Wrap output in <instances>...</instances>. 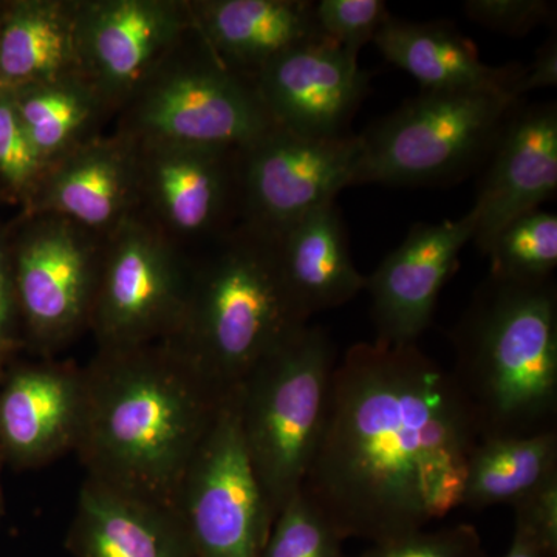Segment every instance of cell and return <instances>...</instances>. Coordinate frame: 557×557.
<instances>
[{
    "mask_svg": "<svg viewBox=\"0 0 557 557\" xmlns=\"http://www.w3.org/2000/svg\"><path fill=\"white\" fill-rule=\"evenodd\" d=\"M189 10L215 57L249 78L284 51L319 38L307 0H196Z\"/></svg>",
    "mask_w": 557,
    "mask_h": 557,
    "instance_id": "obj_21",
    "label": "cell"
},
{
    "mask_svg": "<svg viewBox=\"0 0 557 557\" xmlns=\"http://www.w3.org/2000/svg\"><path fill=\"white\" fill-rule=\"evenodd\" d=\"M14 251L17 306L36 344L54 351L89 329L102 237L58 215H32Z\"/></svg>",
    "mask_w": 557,
    "mask_h": 557,
    "instance_id": "obj_11",
    "label": "cell"
},
{
    "mask_svg": "<svg viewBox=\"0 0 557 557\" xmlns=\"http://www.w3.org/2000/svg\"><path fill=\"white\" fill-rule=\"evenodd\" d=\"M14 304H17L14 285L13 263L5 249L0 245V351L9 346L10 324L13 319Z\"/></svg>",
    "mask_w": 557,
    "mask_h": 557,
    "instance_id": "obj_34",
    "label": "cell"
},
{
    "mask_svg": "<svg viewBox=\"0 0 557 557\" xmlns=\"http://www.w3.org/2000/svg\"><path fill=\"white\" fill-rule=\"evenodd\" d=\"M384 60L409 73L426 91H487L519 97L525 67H493L478 47L448 22H409L388 17L373 42Z\"/></svg>",
    "mask_w": 557,
    "mask_h": 557,
    "instance_id": "obj_20",
    "label": "cell"
},
{
    "mask_svg": "<svg viewBox=\"0 0 557 557\" xmlns=\"http://www.w3.org/2000/svg\"><path fill=\"white\" fill-rule=\"evenodd\" d=\"M175 509L196 557H260L273 525L230 392L180 485Z\"/></svg>",
    "mask_w": 557,
    "mask_h": 557,
    "instance_id": "obj_9",
    "label": "cell"
},
{
    "mask_svg": "<svg viewBox=\"0 0 557 557\" xmlns=\"http://www.w3.org/2000/svg\"><path fill=\"white\" fill-rule=\"evenodd\" d=\"M474 207L475 247L486 255L512 220L541 209L557 193L556 102L512 110L490 153Z\"/></svg>",
    "mask_w": 557,
    "mask_h": 557,
    "instance_id": "obj_16",
    "label": "cell"
},
{
    "mask_svg": "<svg viewBox=\"0 0 557 557\" xmlns=\"http://www.w3.org/2000/svg\"><path fill=\"white\" fill-rule=\"evenodd\" d=\"M73 557H196L177 509L86 475L67 541Z\"/></svg>",
    "mask_w": 557,
    "mask_h": 557,
    "instance_id": "obj_18",
    "label": "cell"
},
{
    "mask_svg": "<svg viewBox=\"0 0 557 557\" xmlns=\"http://www.w3.org/2000/svg\"><path fill=\"white\" fill-rule=\"evenodd\" d=\"M139 212L170 239L219 237L239 219L240 150L135 145Z\"/></svg>",
    "mask_w": 557,
    "mask_h": 557,
    "instance_id": "obj_13",
    "label": "cell"
},
{
    "mask_svg": "<svg viewBox=\"0 0 557 557\" xmlns=\"http://www.w3.org/2000/svg\"><path fill=\"white\" fill-rule=\"evenodd\" d=\"M336 350L329 333L304 325L236 388L242 438L271 515L298 494L327 413Z\"/></svg>",
    "mask_w": 557,
    "mask_h": 557,
    "instance_id": "obj_5",
    "label": "cell"
},
{
    "mask_svg": "<svg viewBox=\"0 0 557 557\" xmlns=\"http://www.w3.org/2000/svg\"><path fill=\"white\" fill-rule=\"evenodd\" d=\"M84 375L75 453L87 475L175 508L226 395L166 344L98 348Z\"/></svg>",
    "mask_w": 557,
    "mask_h": 557,
    "instance_id": "obj_2",
    "label": "cell"
},
{
    "mask_svg": "<svg viewBox=\"0 0 557 557\" xmlns=\"http://www.w3.org/2000/svg\"><path fill=\"white\" fill-rule=\"evenodd\" d=\"M557 84V39L549 38L537 51L533 64L525 67V75L520 81L518 95L530 94L539 89H548Z\"/></svg>",
    "mask_w": 557,
    "mask_h": 557,
    "instance_id": "obj_33",
    "label": "cell"
},
{
    "mask_svg": "<svg viewBox=\"0 0 557 557\" xmlns=\"http://www.w3.org/2000/svg\"><path fill=\"white\" fill-rule=\"evenodd\" d=\"M474 228L471 211L457 220L417 223L368 276L366 292L372 300L376 343L417 344L431 325L440 293L457 270Z\"/></svg>",
    "mask_w": 557,
    "mask_h": 557,
    "instance_id": "obj_15",
    "label": "cell"
},
{
    "mask_svg": "<svg viewBox=\"0 0 557 557\" xmlns=\"http://www.w3.org/2000/svg\"><path fill=\"white\" fill-rule=\"evenodd\" d=\"M10 91L33 145L50 164L101 135L112 112L81 75Z\"/></svg>",
    "mask_w": 557,
    "mask_h": 557,
    "instance_id": "obj_25",
    "label": "cell"
},
{
    "mask_svg": "<svg viewBox=\"0 0 557 557\" xmlns=\"http://www.w3.org/2000/svg\"><path fill=\"white\" fill-rule=\"evenodd\" d=\"M474 421L448 369L417 347L351 346L336 362L302 493L344 541L424 530L463 505Z\"/></svg>",
    "mask_w": 557,
    "mask_h": 557,
    "instance_id": "obj_1",
    "label": "cell"
},
{
    "mask_svg": "<svg viewBox=\"0 0 557 557\" xmlns=\"http://www.w3.org/2000/svg\"><path fill=\"white\" fill-rule=\"evenodd\" d=\"M189 2L76 3L78 70L109 109L121 110L193 28Z\"/></svg>",
    "mask_w": 557,
    "mask_h": 557,
    "instance_id": "obj_12",
    "label": "cell"
},
{
    "mask_svg": "<svg viewBox=\"0 0 557 557\" xmlns=\"http://www.w3.org/2000/svg\"><path fill=\"white\" fill-rule=\"evenodd\" d=\"M252 81L274 123L309 138L350 135V121L369 89L358 58L321 38L278 54Z\"/></svg>",
    "mask_w": 557,
    "mask_h": 557,
    "instance_id": "obj_14",
    "label": "cell"
},
{
    "mask_svg": "<svg viewBox=\"0 0 557 557\" xmlns=\"http://www.w3.org/2000/svg\"><path fill=\"white\" fill-rule=\"evenodd\" d=\"M453 346L449 372L479 440L556 429L555 282L487 278L454 327Z\"/></svg>",
    "mask_w": 557,
    "mask_h": 557,
    "instance_id": "obj_3",
    "label": "cell"
},
{
    "mask_svg": "<svg viewBox=\"0 0 557 557\" xmlns=\"http://www.w3.org/2000/svg\"><path fill=\"white\" fill-rule=\"evenodd\" d=\"M313 14L319 38L357 58L391 17L383 0H319Z\"/></svg>",
    "mask_w": 557,
    "mask_h": 557,
    "instance_id": "obj_29",
    "label": "cell"
},
{
    "mask_svg": "<svg viewBox=\"0 0 557 557\" xmlns=\"http://www.w3.org/2000/svg\"><path fill=\"white\" fill-rule=\"evenodd\" d=\"M134 145L242 150L277 126L255 81L215 57L196 28L120 110Z\"/></svg>",
    "mask_w": 557,
    "mask_h": 557,
    "instance_id": "obj_6",
    "label": "cell"
},
{
    "mask_svg": "<svg viewBox=\"0 0 557 557\" xmlns=\"http://www.w3.org/2000/svg\"><path fill=\"white\" fill-rule=\"evenodd\" d=\"M276 248L289 295L309 319L366 292L368 276L359 273L351 260L336 200L278 234Z\"/></svg>",
    "mask_w": 557,
    "mask_h": 557,
    "instance_id": "obj_22",
    "label": "cell"
},
{
    "mask_svg": "<svg viewBox=\"0 0 557 557\" xmlns=\"http://www.w3.org/2000/svg\"><path fill=\"white\" fill-rule=\"evenodd\" d=\"M504 557H556L548 552L536 537L531 536L527 530L515 525V536Z\"/></svg>",
    "mask_w": 557,
    "mask_h": 557,
    "instance_id": "obj_35",
    "label": "cell"
},
{
    "mask_svg": "<svg viewBox=\"0 0 557 557\" xmlns=\"http://www.w3.org/2000/svg\"><path fill=\"white\" fill-rule=\"evenodd\" d=\"M76 3H16L0 27V89H20L79 75Z\"/></svg>",
    "mask_w": 557,
    "mask_h": 557,
    "instance_id": "obj_23",
    "label": "cell"
},
{
    "mask_svg": "<svg viewBox=\"0 0 557 557\" xmlns=\"http://www.w3.org/2000/svg\"><path fill=\"white\" fill-rule=\"evenodd\" d=\"M344 539L302 490L277 512L260 557H344Z\"/></svg>",
    "mask_w": 557,
    "mask_h": 557,
    "instance_id": "obj_27",
    "label": "cell"
},
{
    "mask_svg": "<svg viewBox=\"0 0 557 557\" xmlns=\"http://www.w3.org/2000/svg\"><path fill=\"white\" fill-rule=\"evenodd\" d=\"M49 168L22 123L13 95L0 89V175L10 188L32 200Z\"/></svg>",
    "mask_w": 557,
    "mask_h": 557,
    "instance_id": "obj_28",
    "label": "cell"
},
{
    "mask_svg": "<svg viewBox=\"0 0 557 557\" xmlns=\"http://www.w3.org/2000/svg\"><path fill=\"white\" fill-rule=\"evenodd\" d=\"M358 138H309L274 127L239 153V223L277 237L354 185Z\"/></svg>",
    "mask_w": 557,
    "mask_h": 557,
    "instance_id": "obj_10",
    "label": "cell"
},
{
    "mask_svg": "<svg viewBox=\"0 0 557 557\" xmlns=\"http://www.w3.org/2000/svg\"><path fill=\"white\" fill-rule=\"evenodd\" d=\"M0 355H2V351H0Z\"/></svg>",
    "mask_w": 557,
    "mask_h": 557,
    "instance_id": "obj_36",
    "label": "cell"
},
{
    "mask_svg": "<svg viewBox=\"0 0 557 557\" xmlns=\"http://www.w3.org/2000/svg\"><path fill=\"white\" fill-rule=\"evenodd\" d=\"M84 409L83 369L65 362L13 373L0 394V442L27 465L75 450Z\"/></svg>",
    "mask_w": 557,
    "mask_h": 557,
    "instance_id": "obj_19",
    "label": "cell"
},
{
    "mask_svg": "<svg viewBox=\"0 0 557 557\" xmlns=\"http://www.w3.org/2000/svg\"><path fill=\"white\" fill-rule=\"evenodd\" d=\"M557 475V432L482 438L468 458L463 505L485 509L511 505Z\"/></svg>",
    "mask_w": 557,
    "mask_h": 557,
    "instance_id": "obj_24",
    "label": "cell"
},
{
    "mask_svg": "<svg viewBox=\"0 0 557 557\" xmlns=\"http://www.w3.org/2000/svg\"><path fill=\"white\" fill-rule=\"evenodd\" d=\"M214 242L190 260L185 302L160 343L230 394L310 319L282 277L276 237L237 223Z\"/></svg>",
    "mask_w": 557,
    "mask_h": 557,
    "instance_id": "obj_4",
    "label": "cell"
},
{
    "mask_svg": "<svg viewBox=\"0 0 557 557\" xmlns=\"http://www.w3.org/2000/svg\"><path fill=\"white\" fill-rule=\"evenodd\" d=\"M512 508L515 525L527 530L557 557V475Z\"/></svg>",
    "mask_w": 557,
    "mask_h": 557,
    "instance_id": "obj_32",
    "label": "cell"
},
{
    "mask_svg": "<svg viewBox=\"0 0 557 557\" xmlns=\"http://www.w3.org/2000/svg\"><path fill=\"white\" fill-rule=\"evenodd\" d=\"M490 277L516 284L552 281L557 267V215L534 209L512 220L494 239Z\"/></svg>",
    "mask_w": 557,
    "mask_h": 557,
    "instance_id": "obj_26",
    "label": "cell"
},
{
    "mask_svg": "<svg viewBox=\"0 0 557 557\" xmlns=\"http://www.w3.org/2000/svg\"><path fill=\"white\" fill-rule=\"evenodd\" d=\"M469 21L491 32L525 36L555 20V3L547 0H468L463 3Z\"/></svg>",
    "mask_w": 557,
    "mask_h": 557,
    "instance_id": "obj_31",
    "label": "cell"
},
{
    "mask_svg": "<svg viewBox=\"0 0 557 557\" xmlns=\"http://www.w3.org/2000/svg\"><path fill=\"white\" fill-rule=\"evenodd\" d=\"M358 557H485L478 528L456 523L373 544Z\"/></svg>",
    "mask_w": 557,
    "mask_h": 557,
    "instance_id": "obj_30",
    "label": "cell"
},
{
    "mask_svg": "<svg viewBox=\"0 0 557 557\" xmlns=\"http://www.w3.org/2000/svg\"><path fill=\"white\" fill-rule=\"evenodd\" d=\"M520 98L426 91L357 135L354 185L416 186L456 180L490 156Z\"/></svg>",
    "mask_w": 557,
    "mask_h": 557,
    "instance_id": "obj_7",
    "label": "cell"
},
{
    "mask_svg": "<svg viewBox=\"0 0 557 557\" xmlns=\"http://www.w3.org/2000/svg\"><path fill=\"white\" fill-rule=\"evenodd\" d=\"M139 205L137 148L119 134L98 135L50 164L30 215L69 219L104 239Z\"/></svg>",
    "mask_w": 557,
    "mask_h": 557,
    "instance_id": "obj_17",
    "label": "cell"
},
{
    "mask_svg": "<svg viewBox=\"0 0 557 557\" xmlns=\"http://www.w3.org/2000/svg\"><path fill=\"white\" fill-rule=\"evenodd\" d=\"M190 260L143 212L102 240L89 330L98 348L160 343L185 302Z\"/></svg>",
    "mask_w": 557,
    "mask_h": 557,
    "instance_id": "obj_8",
    "label": "cell"
}]
</instances>
